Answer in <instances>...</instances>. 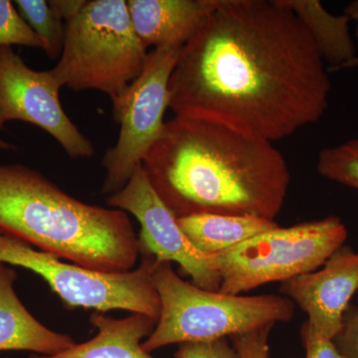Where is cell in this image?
<instances>
[{
    "label": "cell",
    "mask_w": 358,
    "mask_h": 358,
    "mask_svg": "<svg viewBox=\"0 0 358 358\" xmlns=\"http://www.w3.org/2000/svg\"><path fill=\"white\" fill-rule=\"evenodd\" d=\"M331 89L312 37L281 0H214L179 53L169 109L273 143L319 122Z\"/></svg>",
    "instance_id": "cell-1"
},
{
    "label": "cell",
    "mask_w": 358,
    "mask_h": 358,
    "mask_svg": "<svg viewBox=\"0 0 358 358\" xmlns=\"http://www.w3.org/2000/svg\"><path fill=\"white\" fill-rule=\"evenodd\" d=\"M143 167L178 218L212 213L275 221L291 182L271 141L186 117L166 122Z\"/></svg>",
    "instance_id": "cell-2"
},
{
    "label": "cell",
    "mask_w": 358,
    "mask_h": 358,
    "mask_svg": "<svg viewBox=\"0 0 358 358\" xmlns=\"http://www.w3.org/2000/svg\"><path fill=\"white\" fill-rule=\"evenodd\" d=\"M0 231L107 274L134 270L141 253L126 212L78 200L20 164H0Z\"/></svg>",
    "instance_id": "cell-3"
},
{
    "label": "cell",
    "mask_w": 358,
    "mask_h": 358,
    "mask_svg": "<svg viewBox=\"0 0 358 358\" xmlns=\"http://www.w3.org/2000/svg\"><path fill=\"white\" fill-rule=\"evenodd\" d=\"M152 280L160 312L154 331L141 343L148 353L176 343L229 338L289 322L294 315V303L287 296L208 291L185 281L164 261L155 260Z\"/></svg>",
    "instance_id": "cell-4"
},
{
    "label": "cell",
    "mask_w": 358,
    "mask_h": 358,
    "mask_svg": "<svg viewBox=\"0 0 358 358\" xmlns=\"http://www.w3.org/2000/svg\"><path fill=\"white\" fill-rule=\"evenodd\" d=\"M66 24L52 74L61 87L95 90L112 102L140 77L150 52L134 31L126 0H88Z\"/></svg>",
    "instance_id": "cell-5"
},
{
    "label": "cell",
    "mask_w": 358,
    "mask_h": 358,
    "mask_svg": "<svg viewBox=\"0 0 358 358\" xmlns=\"http://www.w3.org/2000/svg\"><path fill=\"white\" fill-rule=\"evenodd\" d=\"M336 216L278 227L216 256L219 292L241 294L270 282H285L317 270L348 239Z\"/></svg>",
    "instance_id": "cell-6"
},
{
    "label": "cell",
    "mask_w": 358,
    "mask_h": 358,
    "mask_svg": "<svg viewBox=\"0 0 358 358\" xmlns=\"http://www.w3.org/2000/svg\"><path fill=\"white\" fill-rule=\"evenodd\" d=\"M0 263L38 275L70 310H122L159 319L160 301L152 280L155 257L143 255L141 265L129 272L107 274L66 263L0 231Z\"/></svg>",
    "instance_id": "cell-7"
},
{
    "label": "cell",
    "mask_w": 358,
    "mask_h": 358,
    "mask_svg": "<svg viewBox=\"0 0 358 358\" xmlns=\"http://www.w3.org/2000/svg\"><path fill=\"white\" fill-rule=\"evenodd\" d=\"M181 48L169 45L152 49L140 77L112 102L120 134L102 159L106 171L103 194L110 196L122 190L159 138L169 109V81Z\"/></svg>",
    "instance_id": "cell-8"
},
{
    "label": "cell",
    "mask_w": 358,
    "mask_h": 358,
    "mask_svg": "<svg viewBox=\"0 0 358 358\" xmlns=\"http://www.w3.org/2000/svg\"><path fill=\"white\" fill-rule=\"evenodd\" d=\"M61 88L51 70H33L13 47L0 46V129L10 121L28 122L50 134L71 159H90L95 148L66 114Z\"/></svg>",
    "instance_id": "cell-9"
},
{
    "label": "cell",
    "mask_w": 358,
    "mask_h": 358,
    "mask_svg": "<svg viewBox=\"0 0 358 358\" xmlns=\"http://www.w3.org/2000/svg\"><path fill=\"white\" fill-rule=\"evenodd\" d=\"M112 208L133 214L141 225V253L157 261L178 263L193 284L208 291H219L221 277L216 256L197 249L181 230L178 217L155 192L143 166L136 167L127 185L107 197Z\"/></svg>",
    "instance_id": "cell-10"
},
{
    "label": "cell",
    "mask_w": 358,
    "mask_h": 358,
    "mask_svg": "<svg viewBox=\"0 0 358 358\" xmlns=\"http://www.w3.org/2000/svg\"><path fill=\"white\" fill-rule=\"evenodd\" d=\"M281 291L307 313L308 329L333 339L358 292V252L341 247L317 270L282 282Z\"/></svg>",
    "instance_id": "cell-11"
},
{
    "label": "cell",
    "mask_w": 358,
    "mask_h": 358,
    "mask_svg": "<svg viewBox=\"0 0 358 358\" xmlns=\"http://www.w3.org/2000/svg\"><path fill=\"white\" fill-rule=\"evenodd\" d=\"M131 24L145 48L183 46L214 6V0H128Z\"/></svg>",
    "instance_id": "cell-12"
},
{
    "label": "cell",
    "mask_w": 358,
    "mask_h": 358,
    "mask_svg": "<svg viewBox=\"0 0 358 358\" xmlns=\"http://www.w3.org/2000/svg\"><path fill=\"white\" fill-rule=\"evenodd\" d=\"M17 272L0 263V352H31L56 355L76 345L67 334L45 327L33 317L16 294Z\"/></svg>",
    "instance_id": "cell-13"
},
{
    "label": "cell",
    "mask_w": 358,
    "mask_h": 358,
    "mask_svg": "<svg viewBox=\"0 0 358 358\" xmlns=\"http://www.w3.org/2000/svg\"><path fill=\"white\" fill-rule=\"evenodd\" d=\"M90 322L98 329L90 341L56 355H32L28 358H155L141 348V341L150 336L157 324L152 317L131 313L117 320L95 312Z\"/></svg>",
    "instance_id": "cell-14"
},
{
    "label": "cell",
    "mask_w": 358,
    "mask_h": 358,
    "mask_svg": "<svg viewBox=\"0 0 358 358\" xmlns=\"http://www.w3.org/2000/svg\"><path fill=\"white\" fill-rule=\"evenodd\" d=\"M178 223L192 244L210 256L219 255L279 226L275 221L255 215L212 213L179 217Z\"/></svg>",
    "instance_id": "cell-15"
},
{
    "label": "cell",
    "mask_w": 358,
    "mask_h": 358,
    "mask_svg": "<svg viewBox=\"0 0 358 358\" xmlns=\"http://www.w3.org/2000/svg\"><path fill=\"white\" fill-rule=\"evenodd\" d=\"M301 21L329 70H341L357 57L350 21L348 16L334 15L319 0H281Z\"/></svg>",
    "instance_id": "cell-16"
},
{
    "label": "cell",
    "mask_w": 358,
    "mask_h": 358,
    "mask_svg": "<svg viewBox=\"0 0 358 358\" xmlns=\"http://www.w3.org/2000/svg\"><path fill=\"white\" fill-rule=\"evenodd\" d=\"M21 17L44 42L50 59H59L64 46L66 24L45 0H16L13 2Z\"/></svg>",
    "instance_id": "cell-17"
},
{
    "label": "cell",
    "mask_w": 358,
    "mask_h": 358,
    "mask_svg": "<svg viewBox=\"0 0 358 358\" xmlns=\"http://www.w3.org/2000/svg\"><path fill=\"white\" fill-rule=\"evenodd\" d=\"M317 169L322 178L358 192V138L320 150Z\"/></svg>",
    "instance_id": "cell-18"
},
{
    "label": "cell",
    "mask_w": 358,
    "mask_h": 358,
    "mask_svg": "<svg viewBox=\"0 0 358 358\" xmlns=\"http://www.w3.org/2000/svg\"><path fill=\"white\" fill-rule=\"evenodd\" d=\"M45 48L44 42L21 17L13 2L0 0V46Z\"/></svg>",
    "instance_id": "cell-19"
},
{
    "label": "cell",
    "mask_w": 358,
    "mask_h": 358,
    "mask_svg": "<svg viewBox=\"0 0 358 358\" xmlns=\"http://www.w3.org/2000/svg\"><path fill=\"white\" fill-rule=\"evenodd\" d=\"M176 358H242L229 338L178 345Z\"/></svg>",
    "instance_id": "cell-20"
},
{
    "label": "cell",
    "mask_w": 358,
    "mask_h": 358,
    "mask_svg": "<svg viewBox=\"0 0 358 358\" xmlns=\"http://www.w3.org/2000/svg\"><path fill=\"white\" fill-rule=\"evenodd\" d=\"M272 329V326H268L250 333L237 334L231 336L229 341L242 358H268V336Z\"/></svg>",
    "instance_id": "cell-21"
},
{
    "label": "cell",
    "mask_w": 358,
    "mask_h": 358,
    "mask_svg": "<svg viewBox=\"0 0 358 358\" xmlns=\"http://www.w3.org/2000/svg\"><path fill=\"white\" fill-rule=\"evenodd\" d=\"M333 341L341 357L358 358V306L348 307Z\"/></svg>",
    "instance_id": "cell-22"
},
{
    "label": "cell",
    "mask_w": 358,
    "mask_h": 358,
    "mask_svg": "<svg viewBox=\"0 0 358 358\" xmlns=\"http://www.w3.org/2000/svg\"><path fill=\"white\" fill-rule=\"evenodd\" d=\"M301 341L305 346L306 358H343L333 339L322 338L305 324L301 327Z\"/></svg>",
    "instance_id": "cell-23"
},
{
    "label": "cell",
    "mask_w": 358,
    "mask_h": 358,
    "mask_svg": "<svg viewBox=\"0 0 358 358\" xmlns=\"http://www.w3.org/2000/svg\"><path fill=\"white\" fill-rule=\"evenodd\" d=\"M87 0H50L49 6L61 20H72L82 10Z\"/></svg>",
    "instance_id": "cell-24"
},
{
    "label": "cell",
    "mask_w": 358,
    "mask_h": 358,
    "mask_svg": "<svg viewBox=\"0 0 358 358\" xmlns=\"http://www.w3.org/2000/svg\"><path fill=\"white\" fill-rule=\"evenodd\" d=\"M345 15L355 24V36L358 38V0L350 2L345 6Z\"/></svg>",
    "instance_id": "cell-25"
},
{
    "label": "cell",
    "mask_w": 358,
    "mask_h": 358,
    "mask_svg": "<svg viewBox=\"0 0 358 358\" xmlns=\"http://www.w3.org/2000/svg\"><path fill=\"white\" fill-rule=\"evenodd\" d=\"M348 69H358V55L355 59H352L350 62L346 63L341 70H348Z\"/></svg>",
    "instance_id": "cell-26"
},
{
    "label": "cell",
    "mask_w": 358,
    "mask_h": 358,
    "mask_svg": "<svg viewBox=\"0 0 358 358\" xmlns=\"http://www.w3.org/2000/svg\"><path fill=\"white\" fill-rule=\"evenodd\" d=\"M0 150H15V147L0 138Z\"/></svg>",
    "instance_id": "cell-27"
}]
</instances>
